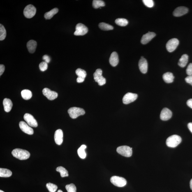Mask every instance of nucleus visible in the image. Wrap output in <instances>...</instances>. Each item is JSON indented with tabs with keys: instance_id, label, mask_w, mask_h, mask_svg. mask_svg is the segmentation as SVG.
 <instances>
[{
	"instance_id": "nucleus-1",
	"label": "nucleus",
	"mask_w": 192,
	"mask_h": 192,
	"mask_svg": "<svg viewBox=\"0 0 192 192\" xmlns=\"http://www.w3.org/2000/svg\"><path fill=\"white\" fill-rule=\"evenodd\" d=\"M12 153L14 157L21 160L27 159L30 156L29 151L22 149H14Z\"/></svg>"
},
{
	"instance_id": "nucleus-2",
	"label": "nucleus",
	"mask_w": 192,
	"mask_h": 192,
	"mask_svg": "<svg viewBox=\"0 0 192 192\" xmlns=\"http://www.w3.org/2000/svg\"><path fill=\"white\" fill-rule=\"evenodd\" d=\"M182 139L179 135H173L167 139L166 144L169 147L175 148L180 143Z\"/></svg>"
},
{
	"instance_id": "nucleus-3",
	"label": "nucleus",
	"mask_w": 192,
	"mask_h": 192,
	"mask_svg": "<svg viewBox=\"0 0 192 192\" xmlns=\"http://www.w3.org/2000/svg\"><path fill=\"white\" fill-rule=\"evenodd\" d=\"M68 113L70 117L73 119H75L79 116L84 115L85 114L83 109L77 107H72L68 109Z\"/></svg>"
},
{
	"instance_id": "nucleus-4",
	"label": "nucleus",
	"mask_w": 192,
	"mask_h": 192,
	"mask_svg": "<svg viewBox=\"0 0 192 192\" xmlns=\"http://www.w3.org/2000/svg\"><path fill=\"white\" fill-rule=\"evenodd\" d=\"M117 151L119 154L125 157H130L133 154L132 148L126 146H121L118 147Z\"/></svg>"
},
{
	"instance_id": "nucleus-5",
	"label": "nucleus",
	"mask_w": 192,
	"mask_h": 192,
	"mask_svg": "<svg viewBox=\"0 0 192 192\" xmlns=\"http://www.w3.org/2000/svg\"><path fill=\"white\" fill-rule=\"evenodd\" d=\"M110 181L114 185L119 187H122L125 186L127 184V181L125 179L118 176H113L111 178Z\"/></svg>"
},
{
	"instance_id": "nucleus-6",
	"label": "nucleus",
	"mask_w": 192,
	"mask_h": 192,
	"mask_svg": "<svg viewBox=\"0 0 192 192\" xmlns=\"http://www.w3.org/2000/svg\"><path fill=\"white\" fill-rule=\"evenodd\" d=\"M93 75L95 81L97 82L99 85L102 86L106 83V80L102 76V70L100 69L96 70Z\"/></svg>"
},
{
	"instance_id": "nucleus-7",
	"label": "nucleus",
	"mask_w": 192,
	"mask_h": 192,
	"mask_svg": "<svg viewBox=\"0 0 192 192\" xmlns=\"http://www.w3.org/2000/svg\"><path fill=\"white\" fill-rule=\"evenodd\" d=\"M36 12V8L35 7L32 5L30 4L25 8L24 14L26 18L30 19L34 16Z\"/></svg>"
},
{
	"instance_id": "nucleus-8",
	"label": "nucleus",
	"mask_w": 192,
	"mask_h": 192,
	"mask_svg": "<svg viewBox=\"0 0 192 192\" xmlns=\"http://www.w3.org/2000/svg\"><path fill=\"white\" fill-rule=\"evenodd\" d=\"M88 29L87 26L82 23L77 25L75 27V31L74 35L75 36H83L88 33Z\"/></svg>"
},
{
	"instance_id": "nucleus-9",
	"label": "nucleus",
	"mask_w": 192,
	"mask_h": 192,
	"mask_svg": "<svg viewBox=\"0 0 192 192\" xmlns=\"http://www.w3.org/2000/svg\"><path fill=\"white\" fill-rule=\"evenodd\" d=\"M179 42L176 38H173L167 42L166 48L169 52H172L175 50L179 44Z\"/></svg>"
},
{
	"instance_id": "nucleus-10",
	"label": "nucleus",
	"mask_w": 192,
	"mask_h": 192,
	"mask_svg": "<svg viewBox=\"0 0 192 192\" xmlns=\"http://www.w3.org/2000/svg\"><path fill=\"white\" fill-rule=\"evenodd\" d=\"M138 97V95L131 93H127L123 98L122 101L125 104H128L134 101Z\"/></svg>"
},
{
	"instance_id": "nucleus-11",
	"label": "nucleus",
	"mask_w": 192,
	"mask_h": 192,
	"mask_svg": "<svg viewBox=\"0 0 192 192\" xmlns=\"http://www.w3.org/2000/svg\"><path fill=\"white\" fill-rule=\"evenodd\" d=\"M24 118L29 126L34 128H36L38 126V122L31 114L28 113L25 114H24Z\"/></svg>"
},
{
	"instance_id": "nucleus-12",
	"label": "nucleus",
	"mask_w": 192,
	"mask_h": 192,
	"mask_svg": "<svg viewBox=\"0 0 192 192\" xmlns=\"http://www.w3.org/2000/svg\"><path fill=\"white\" fill-rule=\"evenodd\" d=\"M43 93L44 96L46 97L49 100H50L56 99L57 98L58 96L57 93L51 91L47 88H45L43 89Z\"/></svg>"
},
{
	"instance_id": "nucleus-13",
	"label": "nucleus",
	"mask_w": 192,
	"mask_h": 192,
	"mask_svg": "<svg viewBox=\"0 0 192 192\" xmlns=\"http://www.w3.org/2000/svg\"><path fill=\"white\" fill-rule=\"evenodd\" d=\"M172 116L171 111L168 108H164L162 110L160 114V118L163 121H167L170 119Z\"/></svg>"
},
{
	"instance_id": "nucleus-14",
	"label": "nucleus",
	"mask_w": 192,
	"mask_h": 192,
	"mask_svg": "<svg viewBox=\"0 0 192 192\" xmlns=\"http://www.w3.org/2000/svg\"><path fill=\"white\" fill-rule=\"evenodd\" d=\"M19 125L21 130L24 133L30 135L33 134V128L24 121H20Z\"/></svg>"
},
{
	"instance_id": "nucleus-15",
	"label": "nucleus",
	"mask_w": 192,
	"mask_h": 192,
	"mask_svg": "<svg viewBox=\"0 0 192 192\" xmlns=\"http://www.w3.org/2000/svg\"><path fill=\"white\" fill-rule=\"evenodd\" d=\"M156 33H154L150 32L149 31V32L143 36L141 40V43L143 44H146L150 41H151L156 36Z\"/></svg>"
},
{
	"instance_id": "nucleus-16",
	"label": "nucleus",
	"mask_w": 192,
	"mask_h": 192,
	"mask_svg": "<svg viewBox=\"0 0 192 192\" xmlns=\"http://www.w3.org/2000/svg\"><path fill=\"white\" fill-rule=\"evenodd\" d=\"M188 12V9L185 7H178L174 10L173 15L175 17H179L185 14Z\"/></svg>"
},
{
	"instance_id": "nucleus-17",
	"label": "nucleus",
	"mask_w": 192,
	"mask_h": 192,
	"mask_svg": "<svg viewBox=\"0 0 192 192\" xmlns=\"http://www.w3.org/2000/svg\"><path fill=\"white\" fill-rule=\"evenodd\" d=\"M139 68L141 72L143 74L147 73L148 70V63L145 59L141 58L138 63Z\"/></svg>"
},
{
	"instance_id": "nucleus-18",
	"label": "nucleus",
	"mask_w": 192,
	"mask_h": 192,
	"mask_svg": "<svg viewBox=\"0 0 192 192\" xmlns=\"http://www.w3.org/2000/svg\"><path fill=\"white\" fill-rule=\"evenodd\" d=\"M54 141L58 145H61L63 141V133L62 130L58 129L55 131L54 135Z\"/></svg>"
},
{
	"instance_id": "nucleus-19",
	"label": "nucleus",
	"mask_w": 192,
	"mask_h": 192,
	"mask_svg": "<svg viewBox=\"0 0 192 192\" xmlns=\"http://www.w3.org/2000/svg\"><path fill=\"white\" fill-rule=\"evenodd\" d=\"M119 62V57L117 52H113L109 59L110 64L113 67H115L118 64Z\"/></svg>"
},
{
	"instance_id": "nucleus-20",
	"label": "nucleus",
	"mask_w": 192,
	"mask_h": 192,
	"mask_svg": "<svg viewBox=\"0 0 192 192\" xmlns=\"http://www.w3.org/2000/svg\"><path fill=\"white\" fill-rule=\"evenodd\" d=\"M3 105L4 106V110L6 112H9L11 111L12 107H13V103L11 100L9 99L5 98L3 100Z\"/></svg>"
},
{
	"instance_id": "nucleus-21",
	"label": "nucleus",
	"mask_w": 192,
	"mask_h": 192,
	"mask_svg": "<svg viewBox=\"0 0 192 192\" xmlns=\"http://www.w3.org/2000/svg\"><path fill=\"white\" fill-rule=\"evenodd\" d=\"M37 43L33 40H30L27 43V47L28 51L31 54L34 53L37 47Z\"/></svg>"
},
{
	"instance_id": "nucleus-22",
	"label": "nucleus",
	"mask_w": 192,
	"mask_h": 192,
	"mask_svg": "<svg viewBox=\"0 0 192 192\" xmlns=\"http://www.w3.org/2000/svg\"><path fill=\"white\" fill-rule=\"evenodd\" d=\"M163 78L164 81L166 83H170L174 81V77L172 73L168 72L164 74Z\"/></svg>"
},
{
	"instance_id": "nucleus-23",
	"label": "nucleus",
	"mask_w": 192,
	"mask_h": 192,
	"mask_svg": "<svg viewBox=\"0 0 192 192\" xmlns=\"http://www.w3.org/2000/svg\"><path fill=\"white\" fill-rule=\"evenodd\" d=\"M188 56L187 54H183L179 60L178 65L181 67H184L187 64L188 61Z\"/></svg>"
},
{
	"instance_id": "nucleus-24",
	"label": "nucleus",
	"mask_w": 192,
	"mask_h": 192,
	"mask_svg": "<svg viewBox=\"0 0 192 192\" xmlns=\"http://www.w3.org/2000/svg\"><path fill=\"white\" fill-rule=\"evenodd\" d=\"M12 172L6 168H0V177L8 178L11 177Z\"/></svg>"
},
{
	"instance_id": "nucleus-25",
	"label": "nucleus",
	"mask_w": 192,
	"mask_h": 192,
	"mask_svg": "<svg viewBox=\"0 0 192 192\" xmlns=\"http://www.w3.org/2000/svg\"><path fill=\"white\" fill-rule=\"evenodd\" d=\"M21 95L23 99L26 100L30 99L32 96V93L31 91L28 89L22 90L21 92Z\"/></svg>"
},
{
	"instance_id": "nucleus-26",
	"label": "nucleus",
	"mask_w": 192,
	"mask_h": 192,
	"mask_svg": "<svg viewBox=\"0 0 192 192\" xmlns=\"http://www.w3.org/2000/svg\"><path fill=\"white\" fill-rule=\"evenodd\" d=\"M59 12V9L57 8H54L50 11L47 12L45 14L44 17L46 19H50L52 18L54 15Z\"/></svg>"
},
{
	"instance_id": "nucleus-27",
	"label": "nucleus",
	"mask_w": 192,
	"mask_h": 192,
	"mask_svg": "<svg viewBox=\"0 0 192 192\" xmlns=\"http://www.w3.org/2000/svg\"><path fill=\"white\" fill-rule=\"evenodd\" d=\"M87 148V146L85 145H82L80 146L77 151L78 155L82 159H85L86 156V153L85 149Z\"/></svg>"
},
{
	"instance_id": "nucleus-28",
	"label": "nucleus",
	"mask_w": 192,
	"mask_h": 192,
	"mask_svg": "<svg viewBox=\"0 0 192 192\" xmlns=\"http://www.w3.org/2000/svg\"><path fill=\"white\" fill-rule=\"evenodd\" d=\"M57 172L60 173L61 176L62 177H68V171L66 169L62 167H58L56 169Z\"/></svg>"
},
{
	"instance_id": "nucleus-29",
	"label": "nucleus",
	"mask_w": 192,
	"mask_h": 192,
	"mask_svg": "<svg viewBox=\"0 0 192 192\" xmlns=\"http://www.w3.org/2000/svg\"><path fill=\"white\" fill-rule=\"evenodd\" d=\"M99 26L100 29L105 31L110 30L114 29L112 26L104 22L100 23Z\"/></svg>"
},
{
	"instance_id": "nucleus-30",
	"label": "nucleus",
	"mask_w": 192,
	"mask_h": 192,
	"mask_svg": "<svg viewBox=\"0 0 192 192\" xmlns=\"http://www.w3.org/2000/svg\"><path fill=\"white\" fill-rule=\"evenodd\" d=\"M105 6V3L101 0H94L93 1V6L95 9H98Z\"/></svg>"
},
{
	"instance_id": "nucleus-31",
	"label": "nucleus",
	"mask_w": 192,
	"mask_h": 192,
	"mask_svg": "<svg viewBox=\"0 0 192 192\" xmlns=\"http://www.w3.org/2000/svg\"><path fill=\"white\" fill-rule=\"evenodd\" d=\"M116 24L120 26H125L127 25L128 21L124 18H118L115 20Z\"/></svg>"
},
{
	"instance_id": "nucleus-32",
	"label": "nucleus",
	"mask_w": 192,
	"mask_h": 192,
	"mask_svg": "<svg viewBox=\"0 0 192 192\" xmlns=\"http://www.w3.org/2000/svg\"><path fill=\"white\" fill-rule=\"evenodd\" d=\"M7 33L6 29L2 24L0 25V40L2 41L6 38Z\"/></svg>"
},
{
	"instance_id": "nucleus-33",
	"label": "nucleus",
	"mask_w": 192,
	"mask_h": 192,
	"mask_svg": "<svg viewBox=\"0 0 192 192\" xmlns=\"http://www.w3.org/2000/svg\"><path fill=\"white\" fill-rule=\"evenodd\" d=\"M75 73L78 75V77H81V78L85 79L86 76H87V73L85 70L82 69L81 68H78L76 70Z\"/></svg>"
},
{
	"instance_id": "nucleus-34",
	"label": "nucleus",
	"mask_w": 192,
	"mask_h": 192,
	"mask_svg": "<svg viewBox=\"0 0 192 192\" xmlns=\"http://www.w3.org/2000/svg\"><path fill=\"white\" fill-rule=\"evenodd\" d=\"M46 186L50 192H55L58 188L56 185L50 183H47Z\"/></svg>"
},
{
	"instance_id": "nucleus-35",
	"label": "nucleus",
	"mask_w": 192,
	"mask_h": 192,
	"mask_svg": "<svg viewBox=\"0 0 192 192\" xmlns=\"http://www.w3.org/2000/svg\"><path fill=\"white\" fill-rule=\"evenodd\" d=\"M65 188L68 192H76V187L73 184L67 185Z\"/></svg>"
},
{
	"instance_id": "nucleus-36",
	"label": "nucleus",
	"mask_w": 192,
	"mask_h": 192,
	"mask_svg": "<svg viewBox=\"0 0 192 192\" xmlns=\"http://www.w3.org/2000/svg\"><path fill=\"white\" fill-rule=\"evenodd\" d=\"M142 1L144 4L148 7L152 8L154 6V1L152 0H143Z\"/></svg>"
},
{
	"instance_id": "nucleus-37",
	"label": "nucleus",
	"mask_w": 192,
	"mask_h": 192,
	"mask_svg": "<svg viewBox=\"0 0 192 192\" xmlns=\"http://www.w3.org/2000/svg\"><path fill=\"white\" fill-rule=\"evenodd\" d=\"M39 67L41 71H45L48 68V64L45 62H43L40 63Z\"/></svg>"
},
{
	"instance_id": "nucleus-38",
	"label": "nucleus",
	"mask_w": 192,
	"mask_h": 192,
	"mask_svg": "<svg viewBox=\"0 0 192 192\" xmlns=\"http://www.w3.org/2000/svg\"><path fill=\"white\" fill-rule=\"evenodd\" d=\"M186 73L188 75H192V63H190L188 65L186 70Z\"/></svg>"
},
{
	"instance_id": "nucleus-39",
	"label": "nucleus",
	"mask_w": 192,
	"mask_h": 192,
	"mask_svg": "<svg viewBox=\"0 0 192 192\" xmlns=\"http://www.w3.org/2000/svg\"><path fill=\"white\" fill-rule=\"evenodd\" d=\"M185 80L187 83H189L192 85V75L188 76L185 78Z\"/></svg>"
},
{
	"instance_id": "nucleus-40",
	"label": "nucleus",
	"mask_w": 192,
	"mask_h": 192,
	"mask_svg": "<svg viewBox=\"0 0 192 192\" xmlns=\"http://www.w3.org/2000/svg\"><path fill=\"white\" fill-rule=\"evenodd\" d=\"M43 59L47 63H49L50 61V58L48 55H45L43 56Z\"/></svg>"
},
{
	"instance_id": "nucleus-41",
	"label": "nucleus",
	"mask_w": 192,
	"mask_h": 192,
	"mask_svg": "<svg viewBox=\"0 0 192 192\" xmlns=\"http://www.w3.org/2000/svg\"><path fill=\"white\" fill-rule=\"evenodd\" d=\"M5 70V66L3 64L0 65V75H2Z\"/></svg>"
},
{
	"instance_id": "nucleus-42",
	"label": "nucleus",
	"mask_w": 192,
	"mask_h": 192,
	"mask_svg": "<svg viewBox=\"0 0 192 192\" xmlns=\"http://www.w3.org/2000/svg\"><path fill=\"white\" fill-rule=\"evenodd\" d=\"M187 104L188 106L192 109V99H190L188 100V101H187Z\"/></svg>"
},
{
	"instance_id": "nucleus-43",
	"label": "nucleus",
	"mask_w": 192,
	"mask_h": 192,
	"mask_svg": "<svg viewBox=\"0 0 192 192\" xmlns=\"http://www.w3.org/2000/svg\"><path fill=\"white\" fill-rule=\"evenodd\" d=\"M84 80H85V79L78 77L77 79V81L78 83H81L83 82Z\"/></svg>"
},
{
	"instance_id": "nucleus-44",
	"label": "nucleus",
	"mask_w": 192,
	"mask_h": 192,
	"mask_svg": "<svg viewBox=\"0 0 192 192\" xmlns=\"http://www.w3.org/2000/svg\"><path fill=\"white\" fill-rule=\"evenodd\" d=\"M188 129L190 130V131L192 133V123L190 122L188 123Z\"/></svg>"
},
{
	"instance_id": "nucleus-45",
	"label": "nucleus",
	"mask_w": 192,
	"mask_h": 192,
	"mask_svg": "<svg viewBox=\"0 0 192 192\" xmlns=\"http://www.w3.org/2000/svg\"><path fill=\"white\" fill-rule=\"evenodd\" d=\"M190 187L191 190H192V179L190 181Z\"/></svg>"
},
{
	"instance_id": "nucleus-46",
	"label": "nucleus",
	"mask_w": 192,
	"mask_h": 192,
	"mask_svg": "<svg viewBox=\"0 0 192 192\" xmlns=\"http://www.w3.org/2000/svg\"><path fill=\"white\" fill-rule=\"evenodd\" d=\"M57 192H63L61 190H58Z\"/></svg>"
},
{
	"instance_id": "nucleus-47",
	"label": "nucleus",
	"mask_w": 192,
	"mask_h": 192,
	"mask_svg": "<svg viewBox=\"0 0 192 192\" xmlns=\"http://www.w3.org/2000/svg\"><path fill=\"white\" fill-rule=\"evenodd\" d=\"M0 192H4L2 191V190H0Z\"/></svg>"
}]
</instances>
